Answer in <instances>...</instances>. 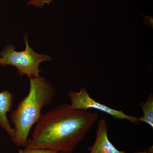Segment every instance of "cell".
<instances>
[{
    "mask_svg": "<svg viewBox=\"0 0 153 153\" xmlns=\"http://www.w3.org/2000/svg\"><path fill=\"white\" fill-rule=\"evenodd\" d=\"M98 118L97 113L60 105L42 115L25 148L73 152Z\"/></svg>",
    "mask_w": 153,
    "mask_h": 153,
    "instance_id": "obj_1",
    "label": "cell"
},
{
    "mask_svg": "<svg viewBox=\"0 0 153 153\" xmlns=\"http://www.w3.org/2000/svg\"><path fill=\"white\" fill-rule=\"evenodd\" d=\"M29 79V93L10 116L15 131L12 141L16 146L24 148L27 144L31 128L43 115L42 109L52 103L56 93L54 88L44 77Z\"/></svg>",
    "mask_w": 153,
    "mask_h": 153,
    "instance_id": "obj_2",
    "label": "cell"
},
{
    "mask_svg": "<svg viewBox=\"0 0 153 153\" xmlns=\"http://www.w3.org/2000/svg\"><path fill=\"white\" fill-rule=\"evenodd\" d=\"M26 49L22 52H17L13 44L7 45L0 52V65L13 66L21 76L24 74L30 78L40 77L39 69L42 62L49 61L51 57L46 54H38L29 46L28 35H24Z\"/></svg>",
    "mask_w": 153,
    "mask_h": 153,
    "instance_id": "obj_3",
    "label": "cell"
},
{
    "mask_svg": "<svg viewBox=\"0 0 153 153\" xmlns=\"http://www.w3.org/2000/svg\"><path fill=\"white\" fill-rule=\"evenodd\" d=\"M68 97L71 101L70 105L75 109L88 110L94 109L106 113L118 120H125L136 125H139L140 122L138 118L126 114L122 111L117 110L105 105L95 101L91 97L85 88H80L79 91H70Z\"/></svg>",
    "mask_w": 153,
    "mask_h": 153,
    "instance_id": "obj_4",
    "label": "cell"
},
{
    "mask_svg": "<svg viewBox=\"0 0 153 153\" xmlns=\"http://www.w3.org/2000/svg\"><path fill=\"white\" fill-rule=\"evenodd\" d=\"M107 122L101 118L97 122L95 141L91 147L88 148L87 153H126L119 150L109 140L108 136Z\"/></svg>",
    "mask_w": 153,
    "mask_h": 153,
    "instance_id": "obj_5",
    "label": "cell"
},
{
    "mask_svg": "<svg viewBox=\"0 0 153 153\" xmlns=\"http://www.w3.org/2000/svg\"><path fill=\"white\" fill-rule=\"evenodd\" d=\"M13 101V94L7 90L0 92V127L11 137L12 140L15 136V131L14 128L11 127L7 114L12 110Z\"/></svg>",
    "mask_w": 153,
    "mask_h": 153,
    "instance_id": "obj_6",
    "label": "cell"
},
{
    "mask_svg": "<svg viewBox=\"0 0 153 153\" xmlns=\"http://www.w3.org/2000/svg\"><path fill=\"white\" fill-rule=\"evenodd\" d=\"M140 106L142 110L143 116L138 118L140 122H143L149 125L153 128V95L150 93L145 102H141Z\"/></svg>",
    "mask_w": 153,
    "mask_h": 153,
    "instance_id": "obj_7",
    "label": "cell"
},
{
    "mask_svg": "<svg viewBox=\"0 0 153 153\" xmlns=\"http://www.w3.org/2000/svg\"><path fill=\"white\" fill-rule=\"evenodd\" d=\"M55 151L43 149H19L18 153H56Z\"/></svg>",
    "mask_w": 153,
    "mask_h": 153,
    "instance_id": "obj_8",
    "label": "cell"
},
{
    "mask_svg": "<svg viewBox=\"0 0 153 153\" xmlns=\"http://www.w3.org/2000/svg\"><path fill=\"white\" fill-rule=\"evenodd\" d=\"M53 2L52 0H30L28 4L33 5L36 7H42L44 4L49 5L50 3Z\"/></svg>",
    "mask_w": 153,
    "mask_h": 153,
    "instance_id": "obj_9",
    "label": "cell"
},
{
    "mask_svg": "<svg viewBox=\"0 0 153 153\" xmlns=\"http://www.w3.org/2000/svg\"><path fill=\"white\" fill-rule=\"evenodd\" d=\"M145 18L144 23L149 26H151L153 27V19L152 17H146Z\"/></svg>",
    "mask_w": 153,
    "mask_h": 153,
    "instance_id": "obj_10",
    "label": "cell"
},
{
    "mask_svg": "<svg viewBox=\"0 0 153 153\" xmlns=\"http://www.w3.org/2000/svg\"><path fill=\"white\" fill-rule=\"evenodd\" d=\"M153 146H152L149 148V149H148L147 150L140 151V152H137L135 153H153Z\"/></svg>",
    "mask_w": 153,
    "mask_h": 153,
    "instance_id": "obj_11",
    "label": "cell"
},
{
    "mask_svg": "<svg viewBox=\"0 0 153 153\" xmlns=\"http://www.w3.org/2000/svg\"><path fill=\"white\" fill-rule=\"evenodd\" d=\"M56 153H73V152H57Z\"/></svg>",
    "mask_w": 153,
    "mask_h": 153,
    "instance_id": "obj_12",
    "label": "cell"
}]
</instances>
